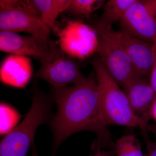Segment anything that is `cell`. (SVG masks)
<instances>
[{
  "mask_svg": "<svg viewBox=\"0 0 156 156\" xmlns=\"http://www.w3.org/2000/svg\"><path fill=\"white\" fill-rule=\"evenodd\" d=\"M115 38L126 51L136 74L150 76L154 63L153 44L131 37L122 31L114 30Z\"/></svg>",
  "mask_w": 156,
  "mask_h": 156,
  "instance_id": "cell-10",
  "label": "cell"
},
{
  "mask_svg": "<svg viewBox=\"0 0 156 156\" xmlns=\"http://www.w3.org/2000/svg\"><path fill=\"white\" fill-rule=\"evenodd\" d=\"M124 89L131 108L136 114L151 115L147 110L150 109L156 100V95L150 80L144 77L138 76L129 82Z\"/></svg>",
  "mask_w": 156,
  "mask_h": 156,
  "instance_id": "cell-12",
  "label": "cell"
},
{
  "mask_svg": "<svg viewBox=\"0 0 156 156\" xmlns=\"http://www.w3.org/2000/svg\"><path fill=\"white\" fill-rule=\"evenodd\" d=\"M34 144L32 146V154L31 156H39L36 149L35 146ZM92 156H114V154L113 152L111 151H104L100 150L98 151Z\"/></svg>",
  "mask_w": 156,
  "mask_h": 156,
  "instance_id": "cell-19",
  "label": "cell"
},
{
  "mask_svg": "<svg viewBox=\"0 0 156 156\" xmlns=\"http://www.w3.org/2000/svg\"><path fill=\"white\" fill-rule=\"evenodd\" d=\"M104 119L108 126L119 125L150 129V115L139 116L132 109L127 95L120 88L101 61L99 57L92 61Z\"/></svg>",
  "mask_w": 156,
  "mask_h": 156,
  "instance_id": "cell-2",
  "label": "cell"
},
{
  "mask_svg": "<svg viewBox=\"0 0 156 156\" xmlns=\"http://www.w3.org/2000/svg\"><path fill=\"white\" fill-rule=\"evenodd\" d=\"M154 63L150 75V83L156 95V43L153 44Z\"/></svg>",
  "mask_w": 156,
  "mask_h": 156,
  "instance_id": "cell-18",
  "label": "cell"
},
{
  "mask_svg": "<svg viewBox=\"0 0 156 156\" xmlns=\"http://www.w3.org/2000/svg\"><path fill=\"white\" fill-rule=\"evenodd\" d=\"M33 73L28 56L11 54L5 58L0 69L1 82L7 86L25 89Z\"/></svg>",
  "mask_w": 156,
  "mask_h": 156,
  "instance_id": "cell-11",
  "label": "cell"
},
{
  "mask_svg": "<svg viewBox=\"0 0 156 156\" xmlns=\"http://www.w3.org/2000/svg\"><path fill=\"white\" fill-rule=\"evenodd\" d=\"M150 114L152 116L156 122V100L154 101L152 104L150 110Z\"/></svg>",
  "mask_w": 156,
  "mask_h": 156,
  "instance_id": "cell-21",
  "label": "cell"
},
{
  "mask_svg": "<svg viewBox=\"0 0 156 156\" xmlns=\"http://www.w3.org/2000/svg\"><path fill=\"white\" fill-rule=\"evenodd\" d=\"M41 64L35 76L47 81L53 87L79 85L87 81L77 62L61 49L52 58Z\"/></svg>",
  "mask_w": 156,
  "mask_h": 156,
  "instance_id": "cell-8",
  "label": "cell"
},
{
  "mask_svg": "<svg viewBox=\"0 0 156 156\" xmlns=\"http://www.w3.org/2000/svg\"><path fill=\"white\" fill-rule=\"evenodd\" d=\"M136 0H109L104 5L103 13L95 26L96 31L112 27L120 22L127 9Z\"/></svg>",
  "mask_w": 156,
  "mask_h": 156,
  "instance_id": "cell-13",
  "label": "cell"
},
{
  "mask_svg": "<svg viewBox=\"0 0 156 156\" xmlns=\"http://www.w3.org/2000/svg\"><path fill=\"white\" fill-rule=\"evenodd\" d=\"M52 105V99L35 85L30 110L22 122L1 140L0 156H27L37 128L50 119Z\"/></svg>",
  "mask_w": 156,
  "mask_h": 156,
  "instance_id": "cell-3",
  "label": "cell"
},
{
  "mask_svg": "<svg viewBox=\"0 0 156 156\" xmlns=\"http://www.w3.org/2000/svg\"><path fill=\"white\" fill-rule=\"evenodd\" d=\"M146 156H156V143L154 144H149L148 154Z\"/></svg>",
  "mask_w": 156,
  "mask_h": 156,
  "instance_id": "cell-20",
  "label": "cell"
},
{
  "mask_svg": "<svg viewBox=\"0 0 156 156\" xmlns=\"http://www.w3.org/2000/svg\"><path fill=\"white\" fill-rule=\"evenodd\" d=\"M122 31L153 44L156 43V0H136L120 21Z\"/></svg>",
  "mask_w": 156,
  "mask_h": 156,
  "instance_id": "cell-6",
  "label": "cell"
},
{
  "mask_svg": "<svg viewBox=\"0 0 156 156\" xmlns=\"http://www.w3.org/2000/svg\"><path fill=\"white\" fill-rule=\"evenodd\" d=\"M61 50L57 42L42 41L33 36H23L16 33L0 32V50L14 55L31 56L41 63L48 61Z\"/></svg>",
  "mask_w": 156,
  "mask_h": 156,
  "instance_id": "cell-7",
  "label": "cell"
},
{
  "mask_svg": "<svg viewBox=\"0 0 156 156\" xmlns=\"http://www.w3.org/2000/svg\"><path fill=\"white\" fill-rule=\"evenodd\" d=\"M1 135H6L15 128L21 115L14 108L4 102H1Z\"/></svg>",
  "mask_w": 156,
  "mask_h": 156,
  "instance_id": "cell-16",
  "label": "cell"
},
{
  "mask_svg": "<svg viewBox=\"0 0 156 156\" xmlns=\"http://www.w3.org/2000/svg\"><path fill=\"white\" fill-rule=\"evenodd\" d=\"M112 27L98 31L99 58L103 65L119 86L125 88L138 76L129 57L114 34Z\"/></svg>",
  "mask_w": 156,
  "mask_h": 156,
  "instance_id": "cell-4",
  "label": "cell"
},
{
  "mask_svg": "<svg viewBox=\"0 0 156 156\" xmlns=\"http://www.w3.org/2000/svg\"><path fill=\"white\" fill-rule=\"evenodd\" d=\"M57 112L50 121L54 144L52 156L67 137L79 131H91L97 136L92 145L94 153L113 147L111 134L104 119L97 80L93 77L71 87H53Z\"/></svg>",
  "mask_w": 156,
  "mask_h": 156,
  "instance_id": "cell-1",
  "label": "cell"
},
{
  "mask_svg": "<svg viewBox=\"0 0 156 156\" xmlns=\"http://www.w3.org/2000/svg\"><path fill=\"white\" fill-rule=\"evenodd\" d=\"M103 2L98 0H70L66 11L73 15L87 17L99 8Z\"/></svg>",
  "mask_w": 156,
  "mask_h": 156,
  "instance_id": "cell-17",
  "label": "cell"
},
{
  "mask_svg": "<svg viewBox=\"0 0 156 156\" xmlns=\"http://www.w3.org/2000/svg\"><path fill=\"white\" fill-rule=\"evenodd\" d=\"M114 147L117 156H146L143 153L138 140L133 134L117 140Z\"/></svg>",
  "mask_w": 156,
  "mask_h": 156,
  "instance_id": "cell-15",
  "label": "cell"
},
{
  "mask_svg": "<svg viewBox=\"0 0 156 156\" xmlns=\"http://www.w3.org/2000/svg\"><path fill=\"white\" fill-rule=\"evenodd\" d=\"M1 31L26 33L42 41H50L51 29L36 15L23 10L0 11Z\"/></svg>",
  "mask_w": 156,
  "mask_h": 156,
  "instance_id": "cell-9",
  "label": "cell"
},
{
  "mask_svg": "<svg viewBox=\"0 0 156 156\" xmlns=\"http://www.w3.org/2000/svg\"><path fill=\"white\" fill-rule=\"evenodd\" d=\"M61 28L54 26L60 49L73 58L83 59L92 54L98 48V39L93 30L82 22L64 21Z\"/></svg>",
  "mask_w": 156,
  "mask_h": 156,
  "instance_id": "cell-5",
  "label": "cell"
},
{
  "mask_svg": "<svg viewBox=\"0 0 156 156\" xmlns=\"http://www.w3.org/2000/svg\"><path fill=\"white\" fill-rule=\"evenodd\" d=\"M40 18L51 30L59 14L66 11L70 0H33Z\"/></svg>",
  "mask_w": 156,
  "mask_h": 156,
  "instance_id": "cell-14",
  "label": "cell"
}]
</instances>
